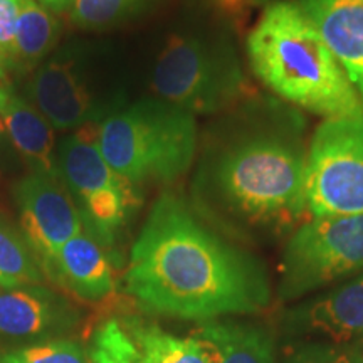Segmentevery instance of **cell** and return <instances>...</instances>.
<instances>
[{
    "mask_svg": "<svg viewBox=\"0 0 363 363\" xmlns=\"http://www.w3.org/2000/svg\"><path fill=\"white\" fill-rule=\"evenodd\" d=\"M126 291L153 315L211 321L269 305L264 267L203 225L182 199L162 195L131 247Z\"/></svg>",
    "mask_w": 363,
    "mask_h": 363,
    "instance_id": "1",
    "label": "cell"
},
{
    "mask_svg": "<svg viewBox=\"0 0 363 363\" xmlns=\"http://www.w3.org/2000/svg\"><path fill=\"white\" fill-rule=\"evenodd\" d=\"M246 45L256 78L284 101L328 120L363 115L357 89L298 2H271Z\"/></svg>",
    "mask_w": 363,
    "mask_h": 363,
    "instance_id": "2",
    "label": "cell"
},
{
    "mask_svg": "<svg viewBox=\"0 0 363 363\" xmlns=\"http://www.w3.org/2000/svg\"><path fill=\"white\" fill-rule=\"evenodd\" d=\"M296 130L257 126L220 150L212 163L211 187L233 214L279 229L305 214L306 153Z\"/></svg>",
    "mask_w": 363,
    "mask_h": 363,
    "instance_id": "3",
    "label": "cell"
},
{
    "mask_svg": "<svg viewBox=\"0 0 363 363\" xmlns=\"http://www.w3.org/2000/svg\"><path fill=\"white\" fill-rule=\"evenodd\" d=\"M98 147L108 165L133 185L174 182L194 162L197 121L163 99H143L98 126Z\"/></svg>",
    "mask_w": 363,
    "mask_h": 363,
    "instance_id": "4",
    "label": "cell"
},
{
    "mask_svg": "<svg viewBox=\"0 0 363 363\" xmlns=\"http://www.w3.org/2000/svg\"><path fill=\"white\" fill-rule=\"evenodd\" d=\"M153 91L192 115H212L247 101L256 89L227 44L174 35L157 59Z\"/></svg>",
    "mask_w": 363,
    "mask_h": 363,
    "instance_id": "5",
    "label": "cell"
},
{
    "mask_svg": "<svg viewBox=\"0 0 363 363\" xmlns=\"http://www.w3.org/2000/svg\"><path fill=\"white\" fill-rule=\"evenodd\" d=\"M363 271V216H321L289 239L279 294L294 299Z\"/></svg>",
    "mask_w": 363,
    "mask_h": 363,
    "instance_id": "6",
    "label": "cell"
},
{
    "mask_svg": "<svg viewBox=\"0 0 363 363\" xmlns=\"http://www.w3.org/2000/svg\"><path fill=\"white\" fill-rule=\"evenodd\" d=\"M57 165L61 180L79 203L84 224L99 242H111L138 207L140 194L136 185L118 175L103 158L98 126L94 131L83 126L67 136L59 147Z\"/></svg>",
    "mask_w": 363,
    "mask_h": 363,
    "instance_id": "7",
    "label": "cell"
},
{
    "mask_svg": "<svg viewBox=\"0 0 363 363\" xmlns=\"http://www.w3.org/2000/svg\"><path fill=\"white\" fill-rule=\"evenodd\" d=\"M306 206L315 217L363 216V115L331 118L313 133Z\"/></svg>",
    "mask_w": 363,
    "mask_h": 363,
    "instance_id": "8",
    "label": "cell"
},
{
    "mask_svg": "<svg viewBox=\"0 0 363 363\" xmlns=\"http://www.w3.org/2000/svg\"><path fill=\"white\" fill-rule=\"evenodd\" d=\"M24 238L43 266L51 272L59 249L83 233V217L59 177L30 174L16 187Z\"/></svg>",
    "mask_w": 363,
    "mask_h": 363,
    "instance_id": "9",
    "label": "cell"
},
{
    "mask_svg": "<svg viewBox=\"0 0 363 363\" xmlns=\"http://www.w3.org/2000/svg\"><path fill=\"white\" fill-rule=\"evenodd\" d=\"M289 331L340 347L363 345V272L333 291L296 308L286 318Z\"/></svg>",
    "mask_w": 363,
    "mask_h": 363,
    "instance_id": "10",
    "label": "cell"
},
{
    "mask_svg": "<svg viewBox=\"0 0 363 363\" xmlns=\"http://www.w3.org/2000/svg\"><path fill=\"white\" fill-rule=\"evenodd\" d=\"M33 104L54 130L83 128L94 116V101L74 62L52 59L35 71L29 84Z\"/></svg>",
    "mask_w": 363,
    "mask_h": 363,
    "instance_id": "11",
    "label": "cell"
},
{
    "mask_svg": "<svg viewBox=\"0 0 363 363\" xmlns=\"http://www.w3.org/2000/svg\"><path fill=\"white\" fill-rule=\"evenodd\" d=\"M363 104V0H298Z\"/></svg>",
    "mask_w": 363,
    "mask_h": 363,
    "instance_id": "12",
    "label": "cell"
},
{
    "mask_svg": "<svg viewBox=\"0 0 363 363\" xmlns=\"http://www.w3.org/2000/svg\"><path fill=\"white\" fill-rule=\"evenodd\" d=\"M0 120L13 147L33 169V174L61 179L57 157L54 155L52 126L33 103L26 101L6 81H0Z\"/></svg>",
    "mask_w": 363,
    "mask_h": 363,
    "instance_id": "13",
    "label": "cell"
},
{
    "mask_svg": "<svg viewBox=\"0 0 363 363\" xmlns=\"http://www.w3.org/2000/svg\"><path fill=\"white\" fill-rule=\"evenodd\" d=\"M49 274L88 301H99L115 291V276L108 256L99 240L84 230L59 249Z\"/></svg>",
    "mask_w": 363,
    "mask_h": 363,
    "instance_id": "14",
    "label": "cell"
},
{
    "mask_svg": "<svg viewBox=\"0 0 363 363\" xmlns=\"http://www.w3.org/2000/svg\"><path fill=\"white\" fill-rule=\"evenodd\" d=\"M65 306L39 284L0 288V333L6 337H33L54 328Z\"/></svg>",
    "mask_w": 363,
    "mask_h": 363,
    "instance_id": "15",
    "label": "cell"
},
{
    "mask_svg": "<svg viewBox=\"0 0 363 363\" xmlns=\"http://www.w3.org/2000/svg\"><path fill=\"white\" fill-rule=\"evenodd\" d=\"M135 347V363H219V352L197 331L179 338L138 318H123Z\"/></svg>",
    "mask_w": 363,
    "mask_h": 363,
    "instance_id": "16",
    "label": "cell"
},
{
    "mask_svg": "<svg viewBox=\"0 0 363 363\" xmlns=\"http://www.w3.org/2000/svg\"><path fill=\"white\" fill-rule=\"evenodd\" d=\"M219 352V363H276L269 331L259 326L207 321L197 330Z\"/></svg>",
    "mask_w": 363,
    "mask_h": 363,
    "instance_id": "17",
    "label": "cell"
},
{
    "mask_svg": "<svg viewBox=\"0 0 363 363\" xmlns=\"http://www.w3.org/2000/svg\"><path fill=\"white\" fill-rule=\"evenodd\" d=\"M59 29V21L38 0H21L11 69H29L38 65L54 48Z\"/></svg>",
    "mask_w": 363,
    "mask_h": 363,
    "instance_id": "18",
    "label": "cell"
},
{
    "mask_svg": "<svg viewBox=\"0 0 363 363\" xmlns=\"http://www.w3.org/2000/svg\"><path fill=\"white\" fill-rule=\"evenodd\" d=\"M43 281V266L22 238L0 216V288L34 286Z\"/></svg>",
    "mask_w": 363,
    "mask_h": 363,
    "instance_id": "19",
    "label": "cell"
},
{
    "mask_svg": "<svg viewBox=\"0 0 363 363\" xmlns=\"http://www.w3.org/2000/svg\"><path fill=\"white\" fill-rule=\"evenodd\" d=\"M152 0H74L71 22L81 29H106L138 16Z\"/></svg>",
    "mask_w": 363,
    "mask_h": 363,
    "instance_id": "20",
    "label": "cell"
},
{
    "mask_svg": "<svg viewBox=\"0 0 363 363\" xmlns=\"http://www.w3.org/2000/svg\"><path fill=\"white\" fill-rule=\"evenodd\" d=\"M0 363H91V360L88 352L79 345L54 340L4 353L0 355Z\"/></svg>",
    "mask_w": 363,
    "mask_h": 363,
    "instance_id": "21",
    "label": "cell"
},
{
    "mask_svg": "<svg viewBox=\"0 0 363 363\" xmlns=\"http://www.w3.org/2000/svg\"><path fill=\"white\" fill-rule=\"evenodd\" d=\"M284 363H363L360 353L350 347L326 342L298 343L286 352Z\"/></svg>",
    "mask_w": 363,
    "mask_h": 363,
    "instance_id": "22",
    "label": "cell"
},
{
    "mask_svg": "<svg viewBox=\"0 0 363 363\" xmlns=\"http://www.w3.org/2000/svg\"><path fill=\"white\" fill-rule=\"evenodd\" d=\"M21 0H0V57L6 71L11 69V56L19 21Z\"/></svg>",
    "mask_w": 363,
    "mask_h": 363,
    "instance_id": "23",
    "label": "cell"
},
{
    "mask_svg": "<svg viewBox=\"0 0 363 363\" xmlns=\"http://www.w3.org/2000/svg\"><path fill=\"white\" fill-rule=\"evenodd\" d=\"M40 6H44L48 11L52 13H61L66 11H71L74 0H38Z\"/></svg>",
    "mask_w": 363,
    "mask_h": 363,
    "instance_id": "24",
    "label": "cell"
},
{
    "mask_svg": "<svg viewBox=\"0 0 363 363\" xmlns=\"http://www.w3.org/2000/svg\"><path fill=\"white\" fill-rule=\"evenodd\" d=\"M224 2H238V4H251V6H254V4H266V2H271V0H224Z\"/></svg>",
    "mask_w": 363,
    "mask_h": 363,
    "instance_id": "25",
    "label": "cell"
},
{
    "mask_svg": "<svg viewBox=\"0 0 363 363\" xmlns=\"http://www.w3.org/2000/svg\"><path fill=\"white\" fill-rule=\"evenodd\" d=\"M7 131H6V128H4V123H2V120H0V148L4 147V145L7 143Z\"/></svg>",
    "mask_w": 363,
    "mask_h": 363,
    "instance_id": "26",
    "label": "cell"
}]
</instances>
